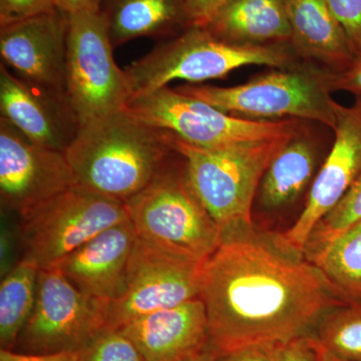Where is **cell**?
Listing matches in <instances>:
<instances>
[{"instance_id":"1f68e13d","label":"cell","mask_w":361,"mask_h":361,"mask_svg":"<svg viewBox=\"0 0 361 361\" xmlns=\"http://www.w3.org/2000/svg\"><path fill=\"white\" fill-rule=\"evenodd\" d=\"M217 361H272L269 345H254L221 353Z\"/></svg>"},{"instance_id":"2e32d148","label":"cell","mask_w":361,"mask_h":361,"mask_svg":"<svg viewBox=\"0 0 361 361\" xmlns=\"http://www.w3.org/2000/svg\"><path fill=\"white\" fill-rule=\"evenodd\" d=\"M137 234L130 220L99 233L59 263L58 269L85 295L111 302L123 295Z\"/></svg>"},{"instance_id":"9c48e42d","label":"cell","mask_w":361,"mask_h":361,"mask_svg":"<svg viewBox=\"0 0 361 361\" xmlns=\"http://www.w3.org/2000/svg\"><path fill=\"white\" fill-rule=\"evenodd\" d=\"M326 82L304 71H275L231 87H180L182 94L230 114L255 118L283 116L315 121L334 129L336 104Z\"/></svg>"},{"instance_id":"4316f807","label":"cell","mask_w":361,"mask_h":361,"mask_svg":"<svg viewBox=\"0 0 361 361\" xmlns=\"http://www.w3.org/2000/svg\"><path fill=\"white\" fill-rule=\"evenodd\" d=\"M269 350L272 361H319L317 341L311 334L273 344Z\"/></svg>"},{"instance_id":"f546056e","label":"cell","mask_w":361,"mask_h":361,"mask_svg":"<svg viewBox=\"0 0 361 361\" xmlns=\"http://www.w3.org/2000/svg\"><path fill=\"white\" fill-rule=\"evenodd\" d=\"M229 0H183L185 13L191 25H205Z\"/></svg>"},{"instance_id":"ac0fdd59","label":"cell","mask_w":361,"mask_h":361,"mask_svg":"<svg viewBox=\"0 0 361 361\" xmlns=\"http://www.w3.org/2000/svg\"><path fill=\"white\" fill-rule=\"evenodd\" d=\"M291 40L305 54L329 65L348 68L355 47L327 0H284Z\"/></svg>"},{"instance_id":"836d02e7","label":"cell","mask_w":361,"mask_h":361,"mask_svg":"<svg viewBox=\"0 0 361 361\" xmlns=\"http://www.w3.org/2000/svg\"><path fill=\"white\" fill-rule=\"evenodd\" d=\"M103 0H56V6L66 16L85 13V11H99Z\"/></svg>"},{"instance_id":"52a82bcc","label":"cell","mask_w":361,"mask_h":361,"mask_svg":"<svg viewBox=\"0 0 361 361\" xmlns=\"http://www.w3.org/2000/svg\"><path fill=\"white\" fill-rule=\"evenodd\" d=\"M127 109L180 142L202 149L293 137L297 128L295 121L249 120L232 116L168 87L132 97Z\"/></svg>"},{"instance_id":"603a6c76","label":"cell","mask_w":361,"mask_h":361,"mask_svg":"<svg viewBox=\"0 0 361 361\" xmlns=\"http://www.w3.org/2000/svg\"><path fill=\"white\" fill-rule=\"evenodd\" d=\"M312 264L344 303H361V220L339 235Z\"/></svg>"},{"instance_id":"277c9868","label":"cell","mask_w":361,"mask_h":361,"mask_svg":"<svg viewBox=\"0 0 361 361\" xmlns=\"http://www.w3.org/2000/svg\"><path fill=\"white\" fill-rule=\"evenodd\" d=\"M140 238L161 250L203 264L224 234L192 191L184 169L171 160L148 186L126 202Z\"/></svg>"},{"instance_id":"d590c367","label":"cell","mask_w":361,"mask_h":361,"mask_svg":"<svg viewBox=\"0 0 361 361\" xmlns=\"http://www.w3.org/2000/svg\"><path fill=\"white\" fill-rule=\"evenodd\" d=\"M317 344L318 353H319V361H345L341 360V358L336 357V356H334V355H331V353H329L326 349L323 348L322 346L318 343V341Z\"/></svg>"},{"instance_id":"7a4b0ae2","label":"cell","mask_w":361,"mask_h":361,"mask_svg":"<svg viewBox=\"0 0 361 361\" xmlns=\"http://www.w3.org/2000/svg\"><path fill=\"white\" fill-rule=\"evenodd\" d=\"M175 152L170 133L126 108L80 126L65 155L77 186L126 203Z\"/></svg>"},{"instance_id":"ba28073f","label":"cell","mask_w":361,"mask_h":361,"mask_svg":"<svg viewBox=\"0 0 361 361\" xmlns=\"http://www.w3.org/2000/svg\"><path fill=\"white\" fill-rule=\"evenodd\" d=\"M66 92L80 126L127 108L132 99L125 71L113 56L101 11L68 16Z\"/></svg>"},{"instance_id":"6da1fadb","label":"cell","mask_w":361,"mask_h":361,"mask_svg":"<svg viewBox=\"0 0 361 361\" xmlns=\"http://www.w3.org/2000/svg\"><path fill=\"white\" fill-rule=\"evenodd\" d=\"M299 256L252 228L224 235L201 265L199 296L219 355L310 336L325 313L346 305Z\"/></svg>"},{"instance_id":"44dd1931","label":"cell","mask_w":361,"mask_h":361,"mask_svg":"<svg viewBox=\"0 0 361 361\" xmlns=\"http://www.w3.org/2000/svg\"><path fill=\"white\" fill-rule=\"evenodd\" d=\"M314 170V153L308 142L292 137L271 161L260 184L261 202L267 208L290 203L308 184Z\"/></svg>"},{"instance_id":"ffe728a7","label":"cell","mask_w":361,"mask_h":361,"mask_svg":"<svg viewBox=\"0 0 361 361\" xmlns=\"http://www.w3.org/2000/svg\"><path fill=\"white\" fill-rule=\"evenodd\" d=\"M99 11L114 47L137 37H166L183 23L191 25L183 0H103Z\"/></svg>"},{"instance_id":"f1b7e54d","label":"cell","mask_w":361,"mask_h":361,"mask_svg":"<svg viewBox=\"0 0 361 361\" xmlns=\"http://www.w3.org/2000/svg\"><path fill=\"white\" fill-rule=\"evenodd\" d=\"M348 33L356 54L361 51V0H327Z\"/></svg>"},{"instance_id":"d6a6232c","label":"cell","mask_w":361,"mask_h":361,"mask_svg":"<svg viewBox=\"0 0 361 361\" xmlns=\"http://www.w3.org/2000/svg\"><path fill=\"white\" fill-rule=\"evenodd\" d=\"M78 353H52V355H25L8 349H0V361H78Z\"/></svg>"},{"instance_id":"7c38bea8","label":"cell","mask_w":361,"mask_h":361,"mask_svg":"<svg viewBox=\"0 0 361 361\" xmlns=\"http://www.w3.org/2000/svg\"><path fill=\"white\" fill-rule=\"evenodd\" d=\"M75 186L65 152L44 148L0 118V198L18 215Z\"/></svg>"},{"instance_id":"3957f363","label":"cell","mask_w":361,"mask_h":361,"mask_svg":"<svg viewBox=\"0 0 361 361\" xmlns=\"http://www.w3.org/2000/svg\"><path fill=\"white\" fill-rule=\"evenodd\" d=\"M292 137L294 135L217 149L190 146L173 135L171 142L184 160L192 191L226 235L252 228L256 191L271 161Z\"/></svg>"},{"instance_id":"8992f818","label":"cell","mask_w":361,"mask_h":361,"mask_svg":"<svg viewBox=\"0 0 361 361\" xmlns=\"http://www.w3.org/2000/svg\"><path fill=\"white\" fill-rule=\"evenodd\" d=\"M20 217L25 257L44 270L58 267L63 259L99 233L130 220L125 202L77 185Z\"/></svg>"},{"instance_id":"9a60e30c","label":"cell","mask_w":361,"mask_h":361,"mask_svg":"<svg viewBox=\"0 0 361 361\" xmlns=\"http://www.w3.org/2000/svg\"><path fill=\"white\" fill-rule=\"evenodd\" d=\"M0 110L35 144L65 152L80 129L66 94L30 84L0 66Z\"/></svg>"},{"instance_id":"30bf717a","label":"cell","mask_w":361,"mask_h":361,"mask_svg":"<svg viewBox=\"0 0 361 361\" xmlns=\"http://www.w3.org/2000/svg\"><path fill=\"white\" fill-rule=\"evenodd\" d=\"M108 302L85 295L58 268L39 269L35 307L13 351L52 355L82 350L106 329Z\"/></svg>"},{"instance_id":"7402d4cb","label":"cell","mask_w":361,"mask_h":361,"mask_svg":"<svg viewBox=\"0 0 361 361\" xmlns=\"http://www.w3.org/2000/svg\"><path fill=\"white\" fill-rule=\"evenodd\" d=\"M39 267L23 257L4 274L0 284V345L13 350L32 314L37 298Z\"/></svg>"},{"instance_id":"5b68a950","label":"cell","mask_w":361,"mask_h":361,"mask_svg":"<svg viewBox=\"0 0 361 361\" xmlns=\"http://www.w3.org/2000/svg\"><path fill=\"white\" fill-rule=\"evenodd\" d=\"M288 61V54L280 47L225 42L203 26L190 25L179 37L128 66L125 73L135 97L168 87L176 80L204 82L224 78L242 66L284 68Z\"/></svg>"},{"instance_id":"484cf974","label":"cell","mask_w":361,"mask_h":361,"mask_svg":"<svg viewBox=\"0 0 361 361\" xmlns=\"http://www.w3.org/2000/svg\"><path fill=\"white\" fill-rule=\"evenodd\" d=\"M78 361H146L120 329H104L80 351Z\"/></svg>"},{"instance_id":"d4e9b609","label":"cell","mask_w":361,"mask_h":361,"mask_svg":"<svg viewBox=\"0 0 361 361\" xmlns=\"http://www.w3.org/2000/svg\"><path fill=\"white\" fill-rule=\"evenodd\" d=\"M361 220V173L348 194L313 230L303 255L313 263L345 230Z\"/></svg>"},{"instance_id":"4dcf8cb0","label":"cell","mask_w":361,"mask_h":361,"mask_svg":"<svg viewBox=\"0 0 361 361\" xmlns=\"http://www.w3.org/2000/svg\"><path fill=\"white\" fill-rule=\"evenodd\" d=\"M334 90H343L361 99V51L356 54L353 63L330 80Z\"/></svg>"},{"instance_id":"e575fe53","label":"cell","mask_w":361,"mask_h":361,"mask_svg":"<svg viewBox=\"0 0 361 361\" xmlns=\"http://www.w3.org/2000/svg\"><path fill=\"white\" fill-rule=\"evenodd\" d=\"M218 356L219 353L208 341L203 348L197 349L193 353L182 356L174 361H217Z\"/></svg>"},{"instance_id":"e0dca14e","label":"cell","mask_w":361,"mask_h":361,"mask_svg":"<svg viewBox=\"0 0 361 361\" xmlns=\"http://www.w3.org/2000/svg\"><path fill=\"white\" fill-rule=\"evenodd\" d=\"M120 330L146 361H174L208 342L205 305L200 297L142 316Z\"/></svg>"},{"instance_id":"4fadbf2b","label":"cell","mask_w":361,"mask_h":361,"mask_svg":"<svg viewBox=\"0 0 361 361\" xmlns=\"http://www.w3.org/2000/svg\"><path fill=\"white\" fill-rule=\"evenodd\" d=\"M336 140L313 182L307 203L291 228L275 237L285 250L303 255L316 226L344 198L361 173V99L336 104Z\"/></svg>"},{"instance_id":"5bb4252c","label":"cell","mask_w":361,"mask_h":361,"mask_svg":"<svg viewBox=\"0 0 361 361\" xmlns=\"http://www.w3.org/2000/svg\"><path fill=\"white\" fill-rule=\"evenodd\" d=\"M68 16L58 7L2 25L0 54L30 84L66 94Z\"/></svg>"},{"instance_id":"83f0119b","label":"cell","mask_w":361,"mask_h":361,"mask_svg":"<svg viewBox=\"0 0 361 361\" xmlns=\"http://www.w3.org/2000/svg\"><path fill=\"white\" fill-rule=\"evenodd\" d=\"M56 7V0H0V25L25 20Z\"/></svg>"},{"instance_id":"d6986e66","label":"cell","mask_w":361,"mask_h":361,"mask_svg":"<svg viewBox=\"0 0 361 361\" xmlns=\"http://www.w3.org/2000/svg\"><path fill=\"white\" fill-rule=\"evenodd\" d=\"M203 27L235 44L287 42L292 37L284 0H229Z\"/></svg>"},{"instance_id":"cb8c5ba5","label":"cell","mask_w":361,"mask_h":361,"mask_svg":"<svg viewBox=\"0 0 361 361\" xmlns=\"http://www.w3.org/2000/svg\"><path fill=\"white\" fill-rule=\"evenodd\" d=\"M314 338L323 348L345 361H361V303L346 304L325 313Z\"/></svg>"},{"instance_id":"8fae6325","label":"cell","mask_w":361,"mask_h":361,"mask_svg":"<svg viewBox=\"0 0 361 361\" xmlns=\"http://www.w3.org/2000/svg\"><path fill=\"white\" fill-rule=\"evenodd\" d=\"M201 265L137 236L126 290L120 298L108 302L106 329H120L142 316L198 298Z\"/></svg>"}]
</instances>
